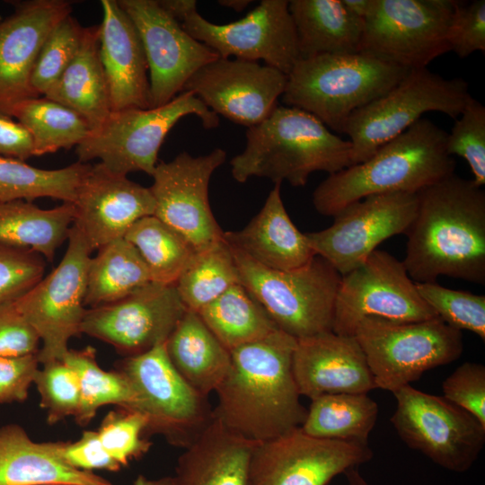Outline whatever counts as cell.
<instances>
[{
  "mask_svg": "<svg viewBox=\"0 0 485 485\" xmlns=\"http://www.w3.org/2000/svg\"><path fill=\"white\" fill-rule=\"evenodd\" d=\"M239 283L240 277L232 249L223 239L212 247L197 252L179 277L175 287L186 309L198 313Z\"/></svg>",
  "mask_w": 485,
  "mask_h": 485,
  "instance_id": "ab89813d",
  "label": "cell"
},
{
  "mask_svg": "<svg viewBox=\"0 0 485 485\" xmlns=\"http://www.w3.org/2000/svg\"><path fill=\"white\" fill-rule=\"evenodd\" d=\"M99 53L111 111L149 109L148 66L138 31L118 0H101Z\"/></svg>",
  "mask_w": 485,
  "mask_h": 485,
  "instance_id": "d4e9b609",
  "label": "cell"
},
{
  "mask_svg": "<svg viewBox=\"0 0 485 485\" xmlns=\"http://www.w3.org/2000/svg\"><path fill=\"white\" fill-rule=\"evenodd\" d=\"M348 485H374L370 483L358 471L357 468L348 470L345 473Z\"/></svg>",
  "mask_w": 485,
  "mask_h": 485,
  "instance_id": "6f0895ef",
  "label": "cell"
},
{
  "mask_svg": "<svg viewBox=\"0 0 485 485\" xmlns=\"http://www.w3.org/2000/svg\"><path fill=\"white\" fill-rule=\"evenodd\" d=\"M409 71L361 52L299 59L287 75L282 101L342 133L355 111L383 96Z\"/></svg>",
  "mask_w": 485,
  "mask_h": 485,
  "instance_id": "5b68a950",
  "label": "cell"
},
{
  "mask_svg": "<svg viewBox=\"0 0 485 485\" xmlns=\"http://www.w3.org/2000/svg\"><path fill=\"white\" fill-rule=\"evenodd\" d=\"M0 154L22 161L34 156L28 130L7 114L0 112Z\"/></svg>",
  "mask_w": 485,
  "mask_h": 485,
  "instance_id": "f5cc1de1",
  "label": "cell"
},
{
  "mask_svg": "<svg viewBox=\"0 0 485 485\" xmlns=\"http://www.w3.org/2000/svg\"><path fill=\"white\" fill-rule=\"evenodd\" d=\"M84 28L68 14L51 29L40 49L31 76V88L36 97L44 96L72 62L79 49Z\"/></svg>",
  "mask_w": 485,
  "mask_h": 485,
  "instance_id": "60d3db41",
  "label": "cell"
},
{
  "mask_svg": "<svg viewBox=\"0 0 485 485\" xmlns=\"http://www.w3.org/2000/svg\"><path fill=\"white\" fill-rule=\"evenodd\" d=\"M13 13L0 22V112L36 97L31 76L40 49L51 29L71 14L65 0L11 2Z\"/></svg>",
  "mask_w": 485,
  "mask_h": 485,
  "instance_id": "603a6c76",
  "label": "cell"
},
{
  "mask_svg": "<svg viewBox=\"0 0 485 485\" xmlns=\"http://www.w3.org/2000/svg\"><path fill=\"white\" fill-rule=\"evenodd\" d=\"M67 240L58 265L14 301L40 337L37 357L40 365L63 360L70 340L81 334L86 312L87 268L93 251L74 225Z\"/></svg>",
  "mask_w": 485,
  "mask_h": 485,
  "instance_id": "7c38bea8",
  "label": "cell"
},
{
  "mask_svg": "<svg viewBox=\"0 0 485 485\" xmlns=\"http://www.w3.org/2000/svg\"><path fill=\"white\" fill-rule=\"evenodd\" d=\"M470 96L462 77L445 79L427 67L410 70L390 91L346 121L342 133L351 144L352 165L368 159L426 112H441L455 120Z\"/></svg>",
  "mask_w": 485,
  "mask_h": 485,
  "instance_id": "ba28073f",
  "label": "cell"
},
{
  "mask_svg": "<svg viewBox=\"0 0 485 485\" xmlns=\"http://www.w3.org/2000/svg\"><path fill=\"white\" fill-rule=\"evenodd\" d=\"M446 151L468 163L476 186L485 184V107L472 95L447 133Z\"/></svg>",
  "mask_w": 485,
  "mask_h": 485,
  "instance_id": "ee69618b",
  "label": "cell"
},
{
  "mask_svg": "<svg viewBox=\"0 0 485 485\" xmlns=\"http://www.w3.org/2000/svg\"><path fill=\"white\" fill-rule=\"evenodd\" d=\"M443 396L485 426V366L464 362L442 384Z\"/></svg>",
  "mask_w": 485,
  "mask_h": 485,
  "instance_id": "7dc6e473",
  "label": "cell"
},
{
  "mask_svg": "<svg viewBox=\"0 0 485 485\" xmlns=\"http://www.w3.org/2000/svg\"><path fill=\"white\" fill-rule=\"evenodd\" d=\"M402 260L418 283L439 276L485 284V192L454 173L417 193Z\"/></svg>",
  "mask_w": 485,
  "mask_h": 485,
  "instance_id": "6da1fadb",
  "label": "cell"
},
{
  "mask_svg": "<svg viewBox=\"0 0 485 485\" xmlns=\"http://www.w3.org/2000/svg\"><path fill=\"white\" fill-rule=\"evenodd\" d=\"M137 397V410L146 419V435H160L186 448L213 419L207 397L195 391L169 359L165 342L127 357L118 369Z\"/></svg>",
  "mask_w": 485,
  "mask_h": 485,
  "instance_id": "30bf717a",
  "label": "cell"
},
{
  "mask_svg": "<svg viewBox=\"0 0 485 485\" xmlns=\"http://www.w3.org/2000/svg\"><path fill=\"white\" fill-rule=\"evenodd\" d=\"M60 459L73 469L118 472L122 467L104 449L96 430H85L74 442H54Z\"/></svg>",
  "mask_w": 485,
  "mask_h": 485,
  "instance_id": "681fc988",
  "label": "cell"
},
{
  "mask_svg": "<svg viewBox=\"0 0 485 485\" xmlns=\"http://www.w3.org/2000/svg\"><path fill=\"white\" fill-rule=\"evenodd\" d=\"M89 166L77 161L65 168L46 170L0 155V202L51 198L73 204Z\"/></svg>",
  "mask_w": 485,
  "mask_h": 485,
  "instance_id": "74e56055",
  "label": "cell"
},
{
  "mask_svg": "<svg viewBox=\"0 0 485 485\" xmlns=\"http://www.w3.org/2000/svg\"><path fill=\"white\" fill-rule=\"evenodd\" d=\"M146 419L137 410L118 407L102 419L97 431L107 453L126 467L146 454L151 445L146 438Z\"/></svg>",
  "mask_w": 485,
  "mask_h": 485,
  "instance_id": "7bdbcfd3",
  "label": "cell"
},
{
  "mask_svg": "<svg viewBox=\"0 0 485 485\" xmlns=\"http://www.w3.org/2000/svg\"><path fill=\"white\" fill-rule=\"evenodd\" d=\"M415 284L421 298L445 323L485 340V295L446 288L436 282Z\"/></svg>",
  "mask_w": 485,
  "mask_h": 485,
  "instance_id": "b9f144b4",
  "label": "cell"
},
{
  "mask_svg": "<svg viewBox=\"0 0 485 485\" xmlns=\"http://www.w3.org/2000/svg\"><path fill=\"white\" fill-rule=\"evenodd\" d=\"M114 485L66 465L54 442H36L18 424L0 428V485Z\"/></svg>",
  "mask_w": 485,
  "mask_h": 485,
  "instance_id": "83f0119b",
  "label": "cell"
},
{
  "mask_svg": "<svg viewBox=\"0 0 485 485\" xmlns=\"http://www.w3.org/2000/svg\"><path fill=\"white\" fill-rule=\"evenodd\" d=\"M198 313L229 351L265 338L278 329L241 283L228 288Z\"/></svg>",
  "mask_w": 485,
  "mask_h": 485,
  "instance_id": "e575fe53",
  "label": "cell"
},
{
  "mask_svg": "<svg viewBox=\"0 0 485 485\" xmlns=\"http://www.w3.org/2000/svg\"><path fill=\"white\" fill-rule=\"evenodd\" d=\"M255 445L213 418L180 455L173 476L176 485H250Z\"/></svg>",
  "mask_w": 485,
  "mask_h": 485,
  "instance_id": "4316f807",
  "label": "cell"
},
{
  "mask_svg": "<svg viewBox=\"0 0 485 485\" xmlns=\"http://www.w3.org/2000/svg\"><path fill=\"white\" fill-rule=\"evenodd\" d=\"M450 51L464 58L485 51V1H459L448 32Z\"/></svg>",
  "mask_w": 485,
  "mask_h": 485,
  "instance_id": "c3c4849f",
  "label": "cell"
},
{
  "mask_svg": "<svg viewBox=\"0 0 485 485\" xmlns=\"http://www.w3.org/2000/svg\"><path fill=\"white\" fill-rule=\"evenodd\" d=\"M378 410L367 393L325 394L311 400L300 428L313 437L368 445Z\"/></svg>",
  "mask_w": 485,
  "mask_h": 485,
  "instance_id": "836d02e7",
  "label": "cell"
},
{
  "mask_svg": "<svg viewBox=\"0 0 485 485\" xmlns=\"http://www.w3.org/2000/svg\"><path fill=\"white\" fill-rule=\"evenodd\" d=\"M140 36L148 66L150 108L183 92L202 66L220 57L184 31L158 0H118Z\"/></svg>",
  "mask_w": 485,
  "mask_h": 485,
  "instance_id": "ffe728a7",
  "label": "cell"
},
{
  "mask_svg": "<svg viewBox=\"0 0 485 485\" xmlns=\"http://www.w3.org/2000/svg\"><path fill=\"white\" fill-rule=\"evenodd\" d=\"M231 249L241 284L279 330L296 340L332 331L341 275L326 260L315 255L298 269L275 270Z\"/></svg>",
  "mask_w": 485,
  "mask_h": 485,
  "instance_id": "8992f818",
  "label": "cell"
},
{
  "mask_svg": "<svg viewBox=\"0 0 485 485\" xmlns=\"http://www.w3.org/2000/svg\"><path fill=\"white\" fill-rule=\"evenodd\" d=\"M373 455L368 445L313 437L298 427L256 444L250 485H328Z\"/></svg>",
  "mask_w": 485,
  "mask_h": 485,
  "instance_id": "ac0fdd59",
  "label": "cell"
},
{
  "mask_svg": "<svg viewBox=\"0 0 485 485\" xmlns=\"http://www.w3.org/2000/svg\"><path fill=\"white\" fill-rule=\"evenodd\" d=\"M186 311L175 284L151 281L116 302L86 309L81 333L135 356L166 342Z\"/></svg>",
  "mask_w": 485,
  "mask_h": 485,
  "instance_id": "d6986e66",
  "label": "cell"
},
{
  "mask_svg": "<svg viewBox=\"0 0 485 485\" xmlns=\"http://www.w3.org/2000/svg\"><path fill=\"white\" fill-rule=\"evenodd\" d=\"M392 393L396 408L390 421L408 447L450 472L474 464L485 445V426L474 416L410 384Z\"/></svg>",
  "mask_w": 485,
  "mask_h": 485,
  "instance_id": "8fae6325",
  "label": "cell"
},
{
  "mask_svg": "<svg viewBox=\"0 0 485 485\" xmlns=\"http://www.w3.org/2000/svg\"><path fill=\"white\" fill-rule=\"evenodd\" d=\"M287 75L259 62L223 58L199 68L183 91L192 92L216 114L251 128L278 105Z\"/></svg>",
  "mask_w": 485,
  "mask_h": 485,
  "instance_id": "44dd1931",
  "label": "cell"
},
{
  "mask_svg": "<svg viewBox=\"0 0 485 485\" xmlns=\"http://www.w3.org/2000/svg\"><path fill=\"white\" fill-rule=\"evenodd\" d=\"M343 5L354 16L365 21L371 13L375 0H341Z\"/></svg>",
  "mask_w": 485,
  "mask_h": 485,
  "instance_id": "11a10c76",
  "label": "cell"
},
{
  "mask_svg": "<svg viewBox=\"0 0 485 485\" xmlns=\"http://www.w3.org/2000/svg\"><path fill=\"white\" fill-rule=\"evenodd\" d=\"M252 1L251 0H220L218 4L229 7L236 12L244 10Z\"/></svg>",
  "mask_w": 485,
  "mask_h": 485,
  "instance_id": "680465c9",
  "label": "cell"
},
{
  "mask_svg": "<svg viewBox=\"0 0 485 485\" xmlns=\"http://www.w3.org/2000/svg\"><path fill=\"white\" fill-rule=\"evenodd\" d=\"M124 238L138 251L154 282L175 284L197 253L181 234L154 216L137 220Z\"/></svg>",
  "mask_w": 485,
  "mask_h": 485,
  "instance_id": "f35d334b",
  "label": "cell"
},
{
  "mask_svg": "<svg viewBox=\"0 0 485 485\" xmlns=\"http://www.w3.org/2000/svg\"><path fill=\"white\" fill-rule=\"evenodd\" d=\"M36 372L33 384L40 396V406L45 410L47 422L57 424L75 417L80 404L76 375L63 360L44 365Z\"/></svg>",
  "mask_w": 485,
  "mask_h": 485,
  "instance_id": "f6af8a7d",
  "label": "cell"
},
{
  "mask_svg": "<svg viewBox=\"0 0 485 485\" xmlns=\"http://www.w3.org/2000/svg\"><path fill=\"white\" fill-rule=\"evenodd\" d=\"M234 179L262 177L304 186L314 172H338L351 163V144L303 110L278 105L260 123L248 128L244 150L230 161Z\"/></svg>",
  "mask_w": 485,
  "mask_h": 485,
  "instance_id": "277c9868",
  "label": "cell"
},
{
  "mask_svg": "<svg viewBox=\"0 0 485 485\" xmlns=\"http://www.w3.org/2000/svg\"><path fill=\"white\" fill-rule=\"evenodd\" d=\"M275 184L267 199L242 229L224 233V239L258 264L275 270H291L307 264L316 254L306 234L290 219Z\"/></svg>",
  "mask_w": 485,
  "mask_h": 485,
  "instance_id": "484cf974",
  "label": "cell"
},
{
  "mask_svg": "<svg viewBox=\"0 0 485 485\" xmlns=\"http://www.w3.org/2000/svg\"><path fill=\"white\" fill-rule=\"evenodd\" d=\"M455 0H375L364 21L360 52L409 70L450 51Z\"/></svg>",
  "mask_w": 485,
  "mask_h": 485,
  "instance_id": "4fadbf2b",
  "label": "cell"
},
{
  "mask_svg": "<svg viewBox=\"0 0 485 485\" xmlns=\"http://www.w3.org/2000/svg\"><path fill=\"white\" fill-rule=\"evenodd\" d=\"M40 340L14 301L0 304V357L37 355Z\"/></svg>",
  "mask_w": 485,
  "mask_h": 485,
  "instance_id": "f907efd6",
  "label": "cell"
},
{
  "mask_svg": "<svg viewBox=\"0 0 485 485\" xmlns=\"http://www.w3.org/2000/svg\"><path fill=\"white\" fill-rule=\"evenodd\" d=\"M63 361L73 369L78 380L80 404L74 418L79 426H87L105 405L137 410V397L129 381L119 370L102 369L94 348L69 349Z\"/></svg>",
  "mask_w": 485,
  "mask_h": 485,
  "instance_id": "8d00e7d4",
  "label": "cell"
},
{
  "mask_svg": "<svg viewBox=\"0 0 485 485\" xmlns=\"http://www.w3.org/2000/svg\"><path fill=\"white\" fill-rule=\"evenodd\" d=\"M365 317L416 322L438 316L419 295L403 262L376 249L361 265L341 276L332 331L353 336Z\"/></svg>",
  "mask_w": 485,
  "mask_h": 485,
  "instance_id": "5bb4252c",
  "label": "cell"
},
{
  "mask_svg": "<svg viewBox=\"0 0 485 485\" xmlns=\"http://www.w3.org/2000/svg\"><path fill=\"white\" fill-rule=\"evenodd\" d=\"M39 366L37 355L0 357V404L26 401Z\"/></svg>",
  "mask_w": 485,
  "mask_h": 485,
  "instance_id": "816d5d0a",
  "label": "cell"
},
{
  "mask_svg": "<svg viewBox=\"0 0 485 485\" xmlns=\"http://www.w3.org/2000/svg\"><path fill=\"white\" fill-rule=\"evenodd\" d=\"M300 59L360 52L364 21L341 0H291Z\"/></svg>",
  "mask_w": 485,
  "mask_h": 485,
  "instance_id": "f546056e",
  "label": "cell"
},
{
  "mask_svg": "<svg viewBox=\"0 0 485 485\" xmlns=\"http://www.w3.org/2000/svg\"><path fill=\"white\" fill-rule=\"evenodd\" d=\"M292 369L300 395L310 400L375 389L366 356L354 336L326 331L296 340Z\"/></svg>",
  "mask_w": 485,
  "mask_h": 485,
  "instance_id": "cb8c5ba5",
  "label": "cell"
},
{
  "mask_svg": "<svg viewBox=\"0 0 485 485\" xmlns=\"http://www.w3.org/2000/svg\"><path fill=\"white\" fill-rule=\"evenodd\" d=\"M196 115L205 128L218 126L219 117L192 92L183 91L168 103L149 109L111 111L105 121L75 148L77 161L99 160L108 170L125 175L144 172L153 175L158 152L174 125Z\"/></svg>",
  "mask_w": 485,
  "mask_h": 485,
  "instance_id": "52a82bcc",
  "label": "cell"
},
{
  "mask_svg": "<svg viewBox=\"0 0 485 485\" xmlns=\"http://www.w3.org/2000/svg\"><path fill=\"white\" fill-rule=\"evenodd\" d=\"M46 262L28 249L0 243V304L15 301L42 278Z\"/></svg>",
  "mask_w": 485,
  "mask_h": 485,
  "instance_id": "bcb514c9",
  "label": "cell"
},
{
  "mask_svg": "<svg viewBox=\"0 0 485 485\" xmlns=\"http://www.w3.org/2000/svg\"><path fill=\"white\" fill-rule=\"evenodd\" d=\"M51 485H73V484H51Z\"/></svg>",
  "mask_w": 485,
  "mask_h": 485,
  "instance_id": "91938a15",
  "label": "cell"
},
{
  "mask_svg": "<svg viewBox=\"0 0 485 485\" xmlns=\"http://www.w3.org/2000/svg\"><path fill=\"white\" fill-rule=\"evenodd\" d=\"M9 116L17 119L30 133L34 156L76 147L92 131L80 114L45 96L17 103Z\"/></svg>",
  "mask_w": 485,
  "mask_h": 485,
  "instance_id": "d590c367",
  "label": "cell"
},
{
  "mask_svg": "<svg viewBox=\"0 0 485 485\" xmlns=\"http://www.w3.org/2000/svg\"><path fill=\"white\" fill-rule=\"evenodd\" d=\"M295 346V338L278 329L231 350L230 368L215 392L213 418L256 444L301 427L307 409L293 375Z\"/></svg>",
  "mask_w": 485,
  "mask_h": 485,
  "instance_id": "7a4b0ae2",
  "label": "cell"
},
{
  "mask_svg": "<svg viewBox=\"0 0 485 485\" xmlns=\"http://www.w3.org/2000/svg\"><path fill=\"white\" fill-rule=\"evenodd\" d=\"M132 485H176V482L173 476L150 479L143 474H139L136 477Z\"/></svg>",
  "mask_w": 485,
  "mask_h": 485,
  "instance_id": "9f6ffc18",
  "label": "cell"
},
{
  "mask_svg": "<svg viewBox=\"0 0 485 485\" xmlns=\"http://www.w3.org/2000/svg\"><path fill=\"white\" fill-rule=\"evenodd\" d=\"M417 207L415 193L368 196L341 209L328 228L306 236L315 254L343 276L361 265L386 239L405 234Z\"/></svg>",
  "mask_w": 485,
  "mask_h": 485,
  "instance_id": "9a60e30c",
  "label": "cell"
},
{
  "mask_svg": "<svg viewBox=\"0 0 485 485\" xmlns=\"http://www.w3.org/2000/svg\"><path fill=\"white\" fill-rule=\"evenodd\" d=\"M151 281L136 247L124 237L114 240L90 258L84 305L92 308L116 302Z\"/></svg>",
  "mask_w": 485,
  "mask_h": 485,
  "instance_id": "d6a6232c",
  "label": "cell"
},
{
  "mask_svg": "<svg viewBox=\"0 0 485 485\" xmlns=\"http://www.w3.org/2000/svg\"><path fill=\"white\" fill-rule=\"evenodd\" d=\"M99 25L84 28L79 49L58 81L44 95L80 114L97 129L110 110L109 90L99 53Z\"/></svg>",
  "mask_w": 485,
  "mask_h": 485,
  "instance_id": "4dcf8cb0",
  "label": "cell"
},
{
  "mask_svg": "<svg viewBox=\"0 0 485 485\" xmlns=\"http://www.w3.org/2000/svg\"><path fill=\"white\" fill-rule=\"evenodd\" d=\"M177 372L199 394L216 392L231 366L230 351L197 312L187 310L165 342Z\"/></svg>",
  "mask_w": 485,
  "mask_h": 485,
  "instance_id": "f1b7e54d",
  "label": "cell"
},
{
  "mask_svg": "<svg viewBox=\"0 0 485 485\" xmlns=\"http://www.w3.org/2000/svg\"><path fill=\"white\" fill-rule=\"evenodd\" d=\"M75 225L92 251L123 238L139 219L153 216L154 198L146 188L98 163L89 166L73 203Z\"/></svg>",
  "mask_w": 485,
  "mask_h": 485,
  "instance_id": "7402d4cb",
  "label": "cell"
},
{
  "mask_svg": "<svg viewBox=\"0 0 485 485\" xmlns=\"http://www.w3.org/2000/svg\"><path fill=\"white\" fill-rule=\"evenodd\" d=\"M353 336L376 388L391 392L418 381L430 369L455 361L463 349L462 331L439 317L416 322L365 317Z\"/></svg>",
  "mask_w": 485,
  "mask_h": 485,
  "instance_id": "9c48e42d",
  "label": "cell"
},
{
  "mask_svg": "<svg viewBox=\"0 0 485 485\" xmlns=\"http://www.w3.org/2000/svg\"><path fill=\"white\" fill-rule=\"evenodd\" d=\"M446 137L447 132L434 122L420 119L366 161L329 174L313 193L314 208L333 217L368 196L417 194L454 173L455 161L446 151Z\"/></svg>",
  "mask_w": 485,
  "mask_h": 485,
  "instance_id": "3957f363",
  "label": "cell"
},
{
  "mask_svg": "<svg viewBox=\"0 0 485 485\" xmlns=\"http://www.w3.org/2000/svg\"><path fill=\"white\" fill-rule=\"evenodd\" d=\"M181 24L191 37L223 58L263 60L287 75L300 59L287 0H262L244 17L226 24L210 22L198 11Z\"/></svg>",
  "mask_w": 485,
  "mask_h": 485,
  "instance_id": "e0dca14e",
  "label": "cell"
},
{
  "mask_svg": "<svg viewBox=\"0 0 485 485\" xmlns=\"http://www.w3.org/2000/svg\"><path fill=\"white\" fill-rule=\"evenodd\" d=\"M225 158L221 148L199 156L182 152L170 162L158 163L152 175L153 216L181 234L197 252L224 239L210 208L208 185Z\"/></svg>",
  "mask_w": 485,
  "mask_h": 485,
  "instance_id": "2e32d148",
  "label": "cell"
},
{
  "mask_svg": "<svg viewBox=\"0 0 485 485\" xmlns=\"http://www.w3.org/2000/svg\"><path fill=\"white\" fill-rule=\"evenodd\" d=\"M74 217L72 203L43 209L30 201L0 202V243L28 249L52 260L67 240Z\"/></svg>",
  "mask_w": 485,
  "mask_h": 485,
  "instance_id": "1f68e13d",
  "label": "cell"
},
{
  "mask_svg": "<svg viewBox=\"0 0 485 485\" xmlns=\"http://www.w3.org/2000/svg\"><path fill=\"white\" fill-rule=\"evenodd\" d=\"M158 2L180 23L191 13L197 11L195 0H158Z\"/></svg>",
  "mask_w": 485,
  "mask_h": 485,
  "instance_id": "db71d44e",
  "label": "cell"
}]
</instances>
